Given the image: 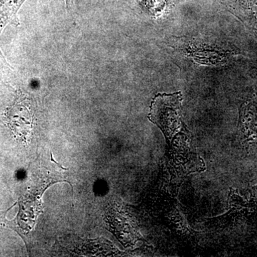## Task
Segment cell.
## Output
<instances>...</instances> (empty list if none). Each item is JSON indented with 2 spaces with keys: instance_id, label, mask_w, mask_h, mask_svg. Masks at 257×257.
I'll use <instances>...</instances> for the list:
<instances>
[{
  "instance_id": "1",
  "label": "cell",
  "mask_w": 257,
  "mask_h": 257,
  "mask_svg": "<svg viewBox=\"0 0 257 257\" xmlns=\"http://www.w3.org/2000/svg\"><path fill=\"white\" fill-rule=\"evenodd\" d=\"M182 94H158L150 105L148 119L156 124L165 135L170 153L188 151L190 133L183 121Z\"/></svg>"
},
{
  "instance_id": "2",
  "label": "cell",
  "mask_w": 257,
  "mask_h": 257,
  "mask_svg": "<svg viewBox=\"0 0 257 257\" xmlns=\"http://www.w3.org/2000/svg\"><path fill=\"white\" fill-rule=\"evenodd\" d=\"M216 219L217 228L228 231L238 241H247L257 236V184L247 198L231 189L229 209Z\"/></svg>"
},
{
  "instance_id": "3",
  "label": "cell",
  "mask_w": 257,
  "mask_h": 257,
  "mask_svg": "<svg viewBox=\"0 0 257 257\" xmlns=\"http://www.w3.org/2000/svg\"><path fill=\"white\" fill-rule=\"evenodd\" d=\"M238 134L243 149L257 150V99H248L240 106Z\"/></svg>"
},
{
  "instance_id": "4",
  "label": "cell",
  "mask_w": 257,
  "mask_h": 257,
  "mask_svg": "<svg viewBox=\"0 0 257 257\" xmlns=\"http://www.w3.org/2000/svg\"><path fill=\"white\" fill-rule=\"evenodd\" d=\"M230 13L236 17L257 35V0H218Z\"/></svg>"
},
{
  "instance_id": "5",
  "label": "cell",
  "mask_w": 257,
  "mask_h": 257,
  "mask_svg": "<svg viewBox=\"0 0 257 257\" xmlns=\"http://www.w3.org/2000/svg\"><path fill=\"white\" fill-rule=\"evenodd\" d=\"M25 0H0V32L8 24H18L17 14Z\"/></svg>"
},
{
  "instance_id": "6",
  "label": "cell",
  "mask_w": 257,
  "mask_h": 257,
  "mask_svg": "<svg viewBox=\"0 0 257 257\" xmlns=\"http://www.w3.org/2000/svg\"><path fill=\"white\" fill-rule=\"evenodd\" d=\"M145 5L152 14L160 15L165 10L166 0H145Z\"/></svg>"
},
{
  "instance_id": "7",
  "label": "cell",
  "mask_w": 257,
  "mask_h": 257,
  "mask_svg": "<svg viewBox=\"0 0 257 257\" xmlns=\"http://www.w3.org/2000/svg\"><path fill=\"white\" fill-rule=\"evenodd\" d=\"M12 69V67H10L9 64L7 62L6 60H5L4 56H3V53H2L1 50H0V77L3 75H8L11 73L12 70L10 69Z\"/></svg>"
},
{
  "instance_id": "8",
  "label": "cell",
  "mask_w": 257,
  "mask_h": 257,
  "mask_svg": "<svg viewBox=\"0 0 257 257\" xmlns=\"http://www.w3.org/2000/svg\"><path fill=\"white\" fill-rule=\"evenodd\" d=\"M66 3H67V6L69 5V0H65Z\"/></svg>"
}]
</instances>
